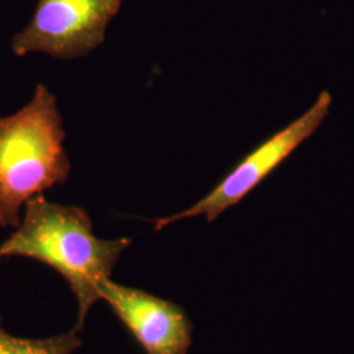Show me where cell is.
Wrapping results in <instances>:
<instances>
[{
	"mask_svg": "<svg viewBox=\"0 0 354 354\" xmlns=\"http://www.w3.org/2000/svg\"><path fill=\"white\" fill-rule=\"evenodd\" d=\"M131 239H99L88 214L77 206L51 203L42 194L26 203V213L11 236L0 244V257H26L51 266L75 294L77 322L83 328L89 310L100 298L99 288Z\"/></svg>",
	"mask_w": 354,
	"mask_h": 354,
	"instance_id": "1",
	"label": "cell"
},
{
	"mask_svg": "<svg viewBox=\"0 0 354 354\" xmlns=\"http://www.w3.org/2000/svg\"><path fill=\"white\" fill-rule=\"evenodd\" d=\"M64 118L50 89L38 84L30 102L0 118V226L16 228L32 197L64 184L71 163Z\"/></svg>",
	"mask_w": 354,
	"mask_h": 354,
	"instance_id": "2",
	"label": "cell"
},
{
	"mask_svg": "<svg viewBox=\"0 0 354 354\" xmlns=\"http://www.w3.org/2000/svg\"><path fill=\"white\" fill-rule=\"evenodd\" d=\"M330 106V92L322 91L315 102L302 115L272 134L247 153L214 189L210 190L198 203L192 205L187 210L158 219L155 222V230L159 231L177 221L200 215H203L207 222L215 221L227 209L241 203L301 145L313 137L327 118Z\"/></svg>",
	"mask_w": 354,
	"mask_h": 354,
	"instance_id": "3",
	"label": "cell"
},
{
	"mask_svg": "<svg viewBox=\"0 0 354 354\" xmlns=\"http://www.w3.org/2000/svg\"><path fill=\"white\" fill-rule=\"evenodd\" d=\"M122 0H38L29 24L12 38V51L23 57L44 53L74 59L99 48Z\"/></svg>",
	"mask_w": 354,
	"mask_h": 354,
	"instance_id": "4",
	"label": "cell"
},
{
	"mask_svg": "<svg viewBox=\"0 0 354 354\" xmlns=\"http://www.w3.org/2000/svg\"><path fill=\"white\" fill-rule=\"evenodd\" d=\"M99 292L146 354H187L192 324L180 306L111 279L102 282Z\"/></svg>",
	"mask_w": 354,
	"mask_h": 354,
	"instance_id": "5",
	"label": "cell"
},
{
	"mask_svg": "<svg viewBox=\"0 0 354 354\" xmlns=\"http://www.w3.org/2000/svg\"><path fill=\"white\" fill-rule=\"evenodd\" d=\"M73 330L49 339H20L6 332L0 320V354H71L82 340Z\"/></svg>",
	"mask_w": 354,
	"mask_h": 354,
	"instance_id": "6",
	"label": "cell"
}]
</instances>
